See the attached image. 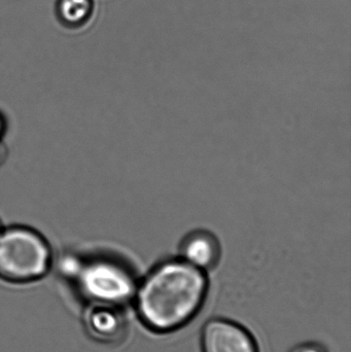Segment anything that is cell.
Segmentation results:
<instances>
[{"label":"cell","instance_id":"8","mask_svg":"<svg viewBox=\"0 0 351 352\" xmlns=\"http://www.w3.org/2000/svg\"><path fill=\"white\" fill-rule=\"evenodd\" d=\"M291 352H328L325 347L317 343H304V344L299 345L295 347Z\"/></svg>","mask_w":351,"mask_h":352},{"label":"cell","instance_id":"11","mask_svg":"<svg viewBox=\"0 0 351 352\" xmlns=\"http://www.w3.org/2000/svg\"><path fill=\"white\" fill-rule=\"evenodd\" d=\"M1 229H2V228H1V227H0V230H1Z\"/></svg>","mask_w":351,"mask_h":352},{"label":"cell","instance_id":"5","mask_svg":"<svg viewBox=\"0 0 351 352\" xmlns=\"http://www.w3.org/2000/svg\"><path fill=\"white\" fill-rule=\"evenodd\" d=\"M82 322L87 334L97 342L117 344L127 335V322L117 306L88 304Z\"/></svg>","mask_w":351,"mask_h":352},{"label":"cell","instance_id":"1","mask_svg":"<svg viewBox=\"0 0 351 352\" xmlns=\"http://www.w3.org/2000/svg\"><path fill=\"white\" fill-rule=\"evenodd\" d=\"M205 273L189 263L167 261L155 267L137 285L136 312L152 332L169 333L189 324L207 295Z\"/></svg>","mask_w":351,"mask_h":352},{"label":"cell","instance_id":"6","mask_svg":"<svg viewBox=\"0 0 351 352\" xmlns=\"http://www.w3.org/2000/svg\"><path fill=\"white\" fill-rule=\"evenodd\" d=\"M218 246L207 234H194L183 244V260L204 271L212 268L218 260Z\"/></svg>","mask_w":351,"mask_h":352},{"label":"cell","instance_id":"3","mask_svg":"<svg viewBox=\"0 0 351 352\" xmlns=\"http://www.w3.org/2000/svg\"><path fill=\"white\" fill-rule=\"evenodd\" d=\"M72 281L88 304L121 307L131 301L137 289L133 273L111 258L82 260Z\"/></svg>","mask_w":351,"mask_h":352},{"label":"cell","instance_id":"7","mask_svg":"<svg viewBox=\"0 0 351 352\" xmlns=\"http://www.w3.org/2000/svg\"><path fill=\"white\" fill-rule=\"evenodd\" d=\"M93 8V0H58V18L65 26L78 28L88 22Z\"/></svg>","mask_w":351,"mask_h":352},{"label":"cell","instance_id":"10","mask_svg":"<svg viewBox=\"0 0 351 352\" xmlns=\"http://www.w3.org/2000/svg\"><path fill=\"white\" fill-rule=\"evenodd\" d=\"M4 152H5V151H4L3 144H2L1 142H0V162H1L2 160H3Z\"/></svg>","mask_w":351,"mask_h":352},{"label":"cell","instance_id":"2","mask_svg":"<svg viewBox=\"0 0 351 352\" xmlns=\"http://www.w3.org/2000/svg\"><path fill=\"white\" fill-rule=\"evenodd\" d=\"M53 266L47 240L31 228L0 230V279L12 285H27L43 279Z\"/></svg>","mask_w":351,"mask_h":352},{"label":"cell","instance_id":"4","mask_svg":"<svg viewBox=\"0 0 351 352\" xmlns=\"http://www.w3.org/2000/svg\"><path fill=\"white\" fill-rule=\"evenodd\" d=\"M202 352H259L249 331L223 318L208 320L202 330Z\"/></svg>","mask_w":351,"mask_h":352},{"label":"cell","instance_id":"9","mask_svg":"<svg viewBox=\"0 0 351 352\" xmlns=\"http://www.w3.org/2000/svg\"><path fill=\"white\" fill-rule=\"evenodd\" d=\"M4 132H5V121L3 117L0 115V142H1L2 138H3Z\"/></svg>","mask_w":351,"mask_h":352}]
</instances>
